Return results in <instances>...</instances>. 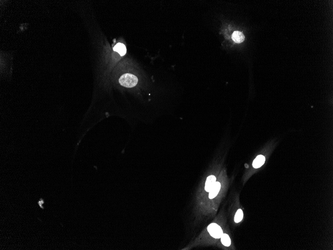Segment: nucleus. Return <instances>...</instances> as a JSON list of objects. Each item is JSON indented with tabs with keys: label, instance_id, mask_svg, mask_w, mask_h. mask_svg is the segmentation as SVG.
<instances>
[{
	"label": "nucleus",
	"instance_id": "4",
	"mask_svg": "<svg viewBox=\"0 0 333 250\" xmlns=\"http://www.w3.org/2000/svg\"><path fill=\"white\" fill-rule=\"evenodd\" d=\"M220 187H221V185H220V183L216 181V182L214 184L213 187L209 191V199H211L214 198V197H216L218 195V193L220 191Z\"/></svg>",
	"mask_w": 333,
	"mask_h": 250
},
{
	"label": "nucleus",
	"instance_id": "3",
	"mask_svg": "<svg viewBox=\"0 0 333 250\" xmlns=\"http://www.w3.org/2000/svg\"><path fill=\"white\" fill-rule=\"evenodd\" d=\"M216 182V177L214 175H210L207 178L205 182V190L208 192H209L214 184Z\"/></svg>",
	"mask_w": 333,
	"mask_h": 250
},
{
	"label": "nucleus",
	"instance_id": "6",
	"mask_svg": "<svg viewBox=\"0 0 333 250\" xmlns=\"http://www.w3.org/2000/svg\"><path fill=\"white\" fill-rule=\"evenodd\" d=\"M232 38L236 43H241L244 42L245 37L242 33L236 31L232 34Z\"/></svg>",
	"mask_w": 333,
	"mask_h": 250
},
{
	"label": "nucleus",
	"instance_id": "2",
	"mask_svg": "<svg viewBox=\"0 0 333 250\" xmlns=\"http://www.w3.org/2000/svg\"><path fill=\"white\" fill-rule=\"evenodd\" d=\"M208 231L210 236L215 239L221 238L223 234V230L221 227L215 223H211L209 225Z\"/></svg>",
	"mask_w": 333,
	"mask_h": 250
},
{
	"label": "nucleus",
	"instance_id": "9",
	"mask_svg": "<svg viewBox=\"0 0 333 250\" xmlns=\"http://www.w3.org/2000/svg\"><path fill=\"white\" fill-rule=\"evenodd\" d=\"M244 217L243 212L241 209H239L236 212L235 217V221L236 223H239L242 220Z\"/></svg>",
	"mask_w": 333,
	"mask_h": 250
},
{
	"label": "nucleus",
	"instance_id": "8",
	"mask_svg": "<svg viewBox=\"0 0 333 250\" xmlns=\"http://www.w3.org/2000/svg\"><path fill=\"white\" fill-rule=\"evenodd\" d=\"M221 243L225 246L229 247L231 244V240L228 234H223L221 237Z\"/></svg>",
	"mask_w": 333,
	"mask_h": 250
},
{
	"label": "nucleus",
	"instance_id": "7",
	"mask_svg": "<svg viewBox=\"0 0 333 250\" xmlns=\"http://www.w3.org/2000/svg\"><path fill=\"white\" fill-rule=\"evenodd\" d=\"M113 49L114 51L119 54L121 56H124L126 53V48L123 43H118L116 44Z\"/></svg>",
	"mask_w": 333,
	"mask_h": 250
},
{
	"label": "nucleus",
	"instance_id": "1",
	"mask_svg": "<svg viewBox=\"0 0 333 250\" xmlns=\"http://www.w3.org/2000/svg\"><path fill=\"white\" fill-rule=\"evenodd\" d=\"M120 84L124 87L131 88L138 84V79L135 75L130 74H125L122 75L119 80Z\"/></svg>",
	"mask_w": 333,
	"mask_h": 250
},
{
	"label": "nucleus",
	"instance_id": "5",
	"mask_svg": "<svg viewBox=\"0 0 333 250\" xmlns=\"http://www.w3.org/2000/svg\"><path fill=\"white\" fill-rule=\"evenodd\" d=\"M265 161V158L262 155H258L253 161L252 165L255 168H258L262 166Z\"/></svg>",
	"mask_w": 333,
	"mask_h": 250
}]
</instances>
